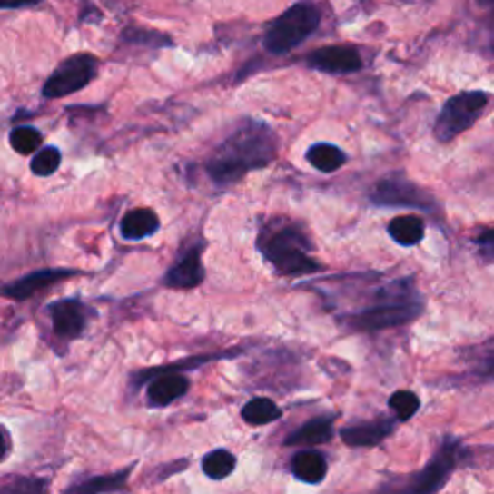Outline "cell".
I'll return each instance as SVG.
<instances>
[{
	"label": "cell",
	"mask_w": 494,
	"mask_h": 494,
	"mask_svg": "<svg viewBox=\"0 0 494 494\" xmlns=\"http://www.w3.org/2000/svg\"><path fill=\"white\" fill-rule=\"evenodd\" d=\"M276 153L278 139L272 128L259 120H245L211 154L207 174L212 183L226 188L253 170L269 166L276 159Z\"/></svg>",
	"instance_id": "obj_1"
},
{
	"label": "cell",
	"mask_w": 494,
	"mask_h": 494,
	"mask_svg": "<svg viewBox=\"0 0 494 494\" xmlns=\"http://www.w3.org/2000/svg\"><path fill=\"white\" fill-rule=\"evenodd\" d=\"M259 252L282 276H301L321 271L311 255V242L296 224H271L259 234Z\"/></svg>",
	"instance_id": "obj_2"
},
{
	"label": "cell",
	"mask_w": 494,
	"mask_h": 494,
	"mask_svg": "<svg viewBox=\"0 0 494 494\" xmlns=\"http://www.w3.org/2000/svg\"><path fill=\"white\" fill-rule=\"evenodd\" d=\"M420 313L421 303L417 301L411 286L400 281L384 290V300L380 303L363 309L358 315H353L350 322L358 331H382L406 324Z\"/></svg>",
	"instance_id": "obj_3"
},
{
	"label": "cell",
	"mask_w": 494,
	"mask_h": 494,
	"mask_svg": "<svg viewBox=\"0 0 494 494\" xmlns=\"http://www.w3.org/2000/svg\"><path fill=\"white\" fill-rule=\"evenodd\" d=\"M321 24V12L311 3H298L278 15L265 31L262 44L271 54L282 56L313 35Z\"/></svg>",
	"instance_id": "obj_4"
},
{
	"label": "cell",
	"mask_w": 494,
	"mask_h": 494,
	"mask_svg": "<svg viewBox=\"0 0 494 494\" xmlns=\"http://www.w3.org/2000/svg\"><path fill=\"white\" fill-rule=\"evenodd\" d=\"M489 104V95L483 91H463L448 99L435 122V137L440 143H448L468 132L481 118Z\"/></svg>",
	"instance_id": "obj_5"
},
{
	"label": "cell",
	"mask_w": 494,
	"mask_h": 494,
	"mask_svg": "<svg viewBox=\"0 0 494 494\" xmlns=\"http://www.w3.org/2000/svg\"><path fill=\"white\" fill-rule=\"evenodd\" d=\"M99 74V58L91 53H77L66 58L43 85L44 99H64L85 89Z\"/></svg>",
	"instance_id": "obj_6"
},
{
	"label": "cell",
	"mask_w": 494,
	"mask_h": 494,
	"mask_svg": "<svg viewBox=\"0 0 494 494\" xmlns=\"http://www.w3.org/2000/svg\"><path fill=\"white\" fill-rule=\"evenodd\" d=\"M370 201L379 207H411L427 212L437 207L435 195L404 176H384L373 188Z\"/></svg>",
	"instance_id": "obj_7"
},
{
	"label": "cell",
	"mask_w": 494,
	"mask_h": 494,
	"mask_svg": "<svg viewBox=\"0 0 494 494\" xmlns=\"http://www.w3.org/2000/svg\"><path fill=\"white\" fill-rule=\"evenodd\" d=\"M458 448L459 446L454 440H448L440 448V452L429 461V466L417 473L413 481H410L408 487L398 494H435L440 490L456 468Z\"/></svg>",
	"instance_id": "obj_8"
},
{
	"label": "cell",
	"mask_w": 494,
	"mask_h": 494,
	"mask_svg": "<svg viewBox=\"0 0 494 494\" xmlns=\"http://www.w3.org/2000/svg\"><path fill=\"white\" fill-rule=\"evenodd\" d=\"M307 66L322 74H353L361 70L363 58L355 46L350 44H329L321 46L307 56Z\"/></svg>",
	"instance_id": "obj_9"
},
{
	"label": "cell",
	"mask_w": 494,
	"mask_h": 494,
	"mask_svg": "<svg viewBox=\"0 0 494 494\" xmlns=\"http://www.w3.org/2000/svg\"><path fill=\"white\" fill-rule=\"evenodd\" d=\"M53 329L60 338H80L87 327V307L77 300H60L49 305Z\"/></svg>",
	"instance_id": "obj_10"
},
{
	"label": "cell",
	"mask_w": 494,
	"mask_h": 494,
	"mask_svg": "<svg viewBox=\"0 0 494 494\" xmlns=\"http://www.w3.org/2000/svg\"><path fill=\"white\" fill-rule=\"evenodd\" d=\"M77 274V271H72V269H43V271H35L31 272L24 278H20V281H15L12 284H8L5 290H3V296L10 298V300H18V301H24L31 296H35L37 291L49 288L60 281H66V278Z\"/></svg>",
	"instance_id": "obj_11"
},
{
	"label": "cell",
	"mask_w": 494,
	"mask_h": 494,
	"mask_svg": "<svg viewBox=\"0 0 494 494\" xmlns=\"http://www.w3.org/2000/svg\"><path fill=\"white\" fill-rule=\"evenodd\" d=\"M205 278L203 262H201V250L193 247L185 253L176 265L164 276V286L174 290H192L197 288Z\"/></svg>",
	"instance_id": "obj_12"
},
{
	"label": "cell",
	"mask_w": 494,
	"mask_h": 494,
	"mask_svg": "<svg viewBox=\"0 0 494 494\" xmlns=\"http://www.w3.org/2000/svg\"><path fill=\"white\" fill-rule=\"evenodd\" d=\"M161 219L159 214L149 207H137L124 214L120 222V234L128 242H142L159 232Z\"/></svg>",
	"instance_id": "obj_13"
},
{
	"label": "cell",
	"mask_w": 494,
	"mask_h": 494,
	"mask_svg": "<svg viewBox=\"0 0 494 494\" xmlns=\"http://www.w3.org/2000/svg\"><path fill=\"white\" fill-rule=\"evenodd\" d=\"M188 390H190L188 377L178 375V373H168V375L157 377L151 382L147 396L153 406H170L174 400L182 398Z\"/></svg>",
	"instance_id": "obj_14"
},
{
	"label": "cell",
	"mask_w": 494,
	"mask_h": 494,
	"mask_svg": "<svg viewBox=\"0 0 494 494\" xmlns=\"http://www.w3.org/2000/svg\"><path fill=\"white\" fill-rule=\"evenodd\" d=\"M389 236L404 247H413L425 236V222L417 214H401L389 222Z\"/></svg>",
	"instance_id": "obj_15"
},
{
	"label": "cell",
	"mask_w": 494,
	"mask_h": 494,
	"mask_svg": "<svg viewBox=\"0 0 494 494\" xmlns=\"http://www.w3.org/2000/svg\"><path fill=\"white\" fill-rule=\"evenodd\" d=\"M305 159L313 168H317L319 173H324V174L336 173V170L342 168L348 161L346 153L332 143L311 145L305 153Z\"/></svg>",
	"instance_id": "obj_16"
},
{
	"label": "cell",
	"mask_w": 494,
	"mask_h": 494,
	"mask_svg": "<svg viewBox=\"0 0 494 494\" xmlns=\"http://www.w3.org/2000/svg\"><path fill=\"white\" fill-rule=\"evenodd\" d=\"M291 471L300 481L317 485L322 481L324 475H327V461H324V458L315 450H303L293 456Z\"/></svg>",
	"instance_id": "obj_17"
},
{
	"label": "cell",
	"mask_w": 494,
	"mask_h": 494,
	"mask_svg": "<svg viewBox=\"0 0 494 494\" xmlns=\"http://www.w3.org/2000/svg\"><path fill=\"white\" fill-rule=\"evenodd\" d=\"M132 473V468H126L122 471L111 473V475H101V477H91L87 481L77 483L70 489H66L64 494H106V492H114L126 485L128 477Z\"/></svg>",
	"instance_id": "obj_18"
},
{
	"label": "cell",
	"mask_w": 494,
	"mask_h": 494,
	"mask_svg": "<svg viewBox=\"0 0 494 494\" xmlns=\"http://www.w3.org/2000/svg\"><path fill=\"white\" fill-rule=\"evenodd\" d=\"M332 437V421L319 417L300 427L296 432L286 439L288 446H317L322 442H329Z\"/></svg>",
	"instance_id": "obj_19"
},
{
	"label": "cell",
	"mask_w": 494,
	"mask_h": 494,
	"mask_svg": "<svg viewBox=\"0 0 494 494\" xmlns=\"http://www.w3.org/2000/svg\"><path fill=\"white\" fill-rule=\"evenodd\" d=\"M389 430H390V425H384V423H367L358 427H348L342 430V440L348 446H355V448L375 446L386 435H389Z\"/></svg>",
	"instance_id": "obj_20"
},
{
	"label": "cell",
	"mask_w": 494,
	"mask_h": 494,
	"mask_svg": "<svg viewBox=\"0 0 494 494\" xmlns=\"http://www.w3.org/2000/svg\"><path fill=\"white\" fill-rule=\"evenodd\" d=\"M282 415L271 398H253L242 410V417L250 425H269Z\"/></svg>",
	"instance_id": "obj_21"
},
{
	"label": "cell",
	"mask_w": 494,
	"mask_h": 494,
	"mask_svg": "<svg viewBox=\"0 0 494 494\" xmlns=\"http://www.w3.org/2000/svg\"><path fill=\"white\" fill-rule=\"evenodd\" d=\"M234 469H236V458H234V454L224 450V448L212 450L203 458V473L209 479H214V481L226 479L228 475L234 473Z\"/></svg>",
	"instance_id": "obj_22"
},
{
	"label": "cell",
	"mask_w": 494,
	"mask_h": 494,
	"mask_svg": "<svg viewBox=\"0 0 494 494\" xmlns=\"http://www.w3.org/2000/svg\"><path fill=\"white\" fill-rule=\"evenodd\" d=\"M60 163H62V153L58 147L54 145L41 147L35 153V157L31 159V173L39 178H49L60 168Z\"/></svg>",
	"instance_id": "obj_23"
},
{
	"label": "cell",
	"mask_w": 494,
	"mask_h": 494,
	"mask_svg": "<svg viewBox=\"0 0 494 494\" xmlns=\"http://www.w3.org/2000/svg\"><path fill=\"white\" fill-rule=\"evenodd\" d=\"M10 147L18 154L37 153L43 145V135L31 126H18L10 132Z\"/></svg>",
	"instance_id": "obj_24"
},
{
	"label": "cell",
	"mask_w": 494,
	"mask_h": 494,
	"mask_svg": "<svg viewBox=\"0 0 494 494\" xmlns=\"http://www.w3.org/2000/svg\"><path fill=\"white\" fill-rule=\"evenodd\" d=\"M390 410L396 413L398 420L408 421L420 410V398L410 390H398L390 396Z\"/></svg>",
	"instance_id": "obj_25"
},
{
	"label": "cell",
	"mask_w": 494,
	"mask_h": 494,
	"mask_svg": "<svg viewBox=\"0 0 494 494\" xmlns=\"http://www.w3.org/2000/svg\"><path fill=\"white\" fill-rule=\"evenodd\" d=\"M46 489H49V483L43 481V479L20 477L3 487L0 494H46Z\"/></svg>",
	"instance_id": "obj_26"
},
{
	"label": "cell",
	"mask_w": 494,
	"mask_h": 494,
	"mask_svg": "<svg viewBox=\"0 0 494 494\" xmlns=\"http://www.w3.org/2000/svg\"><path fill=\"white\" fill-rule=\"evenodd\" d=\"M124 39L130 43H139V44H151V46H163V44H173V41H168L166 35L154 34V31H147V29H135L130 27L124 31Z\"/></svg>",
	"instance_id": "obj_27"
},
{
	"label": "cell",
	"mask_w": 494,
	"mask_h": 494,
	"mask_svg": "<svg viewBox=\"0 0 494 494\" xmlns=\"http://www.w3.org/2000/svg\"><path fill=\"white\" fill-rule=\"evenodd\" d=\"M475 245L479 250V255L485 261H494V228L481 232V234L475 238Z\"/></svg>",
	"instance_id": "obj_28"
},
{
	"label": "cell",
	"mask_w": 494,
	"mask_h": 494,
	"mask_svg": "<svg viewBox=\"0 0 494 494\" xmlns=\"http://www.w3.org/2000/svg\"><path fill=\"white\" fill-rule=\"evenodd\" d=\"M43 0H0V10H22L41 5Z\"/></svg>",
	"instance_id": "obj_29"
},
{
	"label": "cell",
	"mask_w": 494,
	"mask_h": 494,
	"mask_svg": "<svg viewBox=\"0 0 494 494\" xmlns=\"http://www.w3.org/2000/svg\"><path fill=\"white\" fill-rule=\"evenodd\" d=\"M485 34H487V44L489 51L494 54V8H490V14L485 24Z\"/></svg>",
	"instance_id": "obj_30"
},
{
	"label": "cell",
	"mask_w": 494,
	"mask_h": 494,
	"mask_svg": "<svg viewBox=\"0 0 494 494\" xmlns=\"http://www.w3.org/2000/svg\"><path fill=\"white\" fill-rule=\"evenodd\" d=\"M6 454H8V442H6L3 429H0V461L6 458Z\"/></svg>",
	"instance_id": "obj_31"
},
{
	"label": "cell",
	"mask_w": 494,
	"mask_h": 494,
	"mask_svg": "<svg viewBox=\"0 0 494 494\" xmlns=\"http://www.w3.org/2000/svg\"><path fill=\"white\" fill-rule=\"evenodd\" d=\"M485 373L494 377V351L487 358V365H485Z\"/></svg>",
	"instance_id": "obj_32"
},
{
	"label": "cell",
	"mask_w": 494,
	"mask_h": 494,
	"mask_svg": "<svg viewBox=\"0 0 494 494\" xmlns=\"http://www.w3.org/2000/svg\"><path fill=\"white\" fill-rule=\"evenodd\" d=\"M479 5H483V6H489V8H494V0H477Z\"/></svg>",
	"instance_id": "obj_33"
}]
</instances>
